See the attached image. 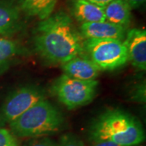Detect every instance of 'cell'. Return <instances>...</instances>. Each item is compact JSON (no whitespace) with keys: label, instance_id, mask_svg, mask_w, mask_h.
I'll use <instances>...</instances> for the list:
<instances>
[{"label":"cell","instance_id":"6da1fadb","mask_svg":"<svg viewBox=\"0 0 146 146\" xmlns=\"http://www.w3.org/2000/svg\"><path fill=\"white\" fill-rule=\"evenodd\" d=\"M84 41L71 17L63 11L41 21L33 35L34 48L40 56L61 65L84 54Z\"/></svg>","mask_w":146,"mask_h":146},{"label":"cell","instance_id":"7a4b0ae2","mask_svg":"<svg viewBox=\"0 0 146 146\" xmlns=\"http://www.w3.org/2000/svg\"><path fill=\"white\" fill-rule=\"evenodd\" d=\"M92 141H112L123 146H136L145 141L141 122L123 110H108L91 123L89 129Z\"/></svg>","mask_w":146,"mask_h":146},{"label":"cell","instance_id":"3957f363","mask_svg":"<svg viewBox=\"0 0 146 146\" xmlns=\"http://www.w3.org/2000/svg\"><path fill=\"white\" fill-rule=\"evenodd\" d=\"M63 115L46 99L38 102L9 123L13 135L22 138L40 137L58 132L64 126Z\"/></svg>","mask_w":146,"mask_h":146},{"label":"cell","instance_id":"277c9868","mask_svg":"<svg viewBox=\"0 0 146 146\" xmlns=\"http://www.w3.org/2000/svg\"><path fill=\"white\" fill-rule=\"evenodd\" d=\"M98 81L80 80L63 74L53 83L51 91L68 109L73 110L88 105L97 94Z\"/></svg>","mask_w":146,"mask_h":146},{"label":"cell","instance_id":"5b68a950","mask_svg":"<svg viewBox=\"0 0 146 146\" xmlns=\"http://www.w3.org/2000/svg\"><path fill=\"white\" fill-rule=\"evenodd\" d=\"M84 54L102 71H114L128 62L123 42L114 39H84Z\"/></svg>","mask_w":146,"mask_h":146},{"label":"cell","instance_id":"8992f818","mask_svg":"<svg viewBox=\"0 0 146 146\" xmlns=\"http://www.w3.org/2000/svg\"><path fill=\"white\" fill-rule=\"evenodd\" d=\"M46 99L44 91L36 85H24L12 91L0 110V124L11 123L38 102Z\"/></svg>","mask_w":146,"mask_h":146},{"label":"cell","instance_id":"52a82bcc","mask_svg":"<svg viewBox=\"0 0 146 146\" xmlns=\"http://www.w3.org/2000/svg\"><path fill=\"white\" fill-rule=\"evenodd\" d=\"M128 62L140 71L146 69V31L145 29H131L123 39Z\"/></svg>","mask_w":146,"mask_h":146},{"label":"cell","instance_id":"ba28073f","mask_svg":"<svg viewBox=\"0 0 146 146\" xmlns=\"http://www.w3.org/2000/svg\"><path fill=\"white\" fill-rule=\"evenodd\" d=\"M80 33L84 39H114L123 42L127 28L106 21L82 24Z\"/></svg>","mask_w":146,"mask_h":146},{"label":"cell","instance_id":"9c48e42d","mask_svg":"<svg viewBox=\"0 0 146 146\" xmlns=\"http://www.w3.org/2000/svg\"><path fill=\"white\" fill-rule=\"evenodd\" d=\"M64 74L80 80H94L101 70L85 54L73 58L62 64Z\"/></svg>","mask_w":146,"mask_h":146},{"label":"cell","instance_id":"30bf717a","mask_svg":"<svg viewBox=\"0 0 146 146\" xmlns=\"http://www.w3.org/2000/svg\"><path fill=\"white\" fill-rule=\"evenodd\" d=\"M21 22L20 8L9 1L0 0V36H11L20 31Z\"/></svg>","mask_w":146,"mask_h":146},{"label":"cell","instance_id":"8fae6325","mask_svg":"<svg viewBox=\"0 0 146 146\" xmlns=\"http://www.w3.org/2000/svg\"><path fill=\"white\" fill-rule=\"evenodd\" d=\"M72 11L76 21L82 24L106 21L104 7L88 0H72Z\"/></svg>","mask_w":146,"mask_h":146},{"label":"cell","instance_id":"7c38bea8","mask_svg":"<svg viewBox=\"0 0 146 146\" xmlns=\"http://www.w3.org/2000/svg\"><path fill=\"white\" fill-rule=\"evenodd\" d=\"M131 10L130 6L125 0H113L104 7L106 20L127 29L131 18Z\"/></svg>","mask_w":146,"mask_h":146},{"label":"cell","instance_id":"4fadbf2b","mask_svg":"<svg viewBox=\"0 0 146 146\" xmlns=\"http://www.w3.org/2000/svg\"><path fill=\"white\" fill-rule=\"evenodd\" d=\"M58 0H20V9L27 16L41 21L52 15Z\"/></svg>","mask_w":146,"mask_h":146},{"label":"cell","instance_id":"5bb4252c","mask_svg":"<svg viewBox=\"0 0 146 146\" xmlns=\"http://www.w3.org/2000/svg\"><path fill=\"white\" fill-rule=\"evenodd\" d=\"M23 53L21 46L15 41L0 36V71L5 69L11 61Z\"/></svg>","mask_w":146,"mask_h":146},{"label":"cell","instance_id":"9a60e30c","mask_svg":"<svg viewBox=\"0 0 146 146\" xmlns=\"http://www.w3.org/2000/svg\"><path fill=\"white\" fill-rule=\"evenodd\" d=\"M0 146H19L16 136L5 128L0 127Z\"/></svg>","mask_w":146,"mask_h":146},{"label":"cell","instance_id":"2e32d148","mask_svg":"<svg viewBox=\"0 0 146 146\" xmlns=\"http://www.w3.org/2000/svg\"><path fill=\"white\" fill-rule=\"evenodd\" d=\"M58 146H85L84 142L72 133H67L62 136Z\"/></svg>","mask_w":146,"mask_h":146},{"label":"cell","instance_id":"e0dca14e","mask_svg":"<svg viewBox=\"0 0 146 146\" xmlns=\"http://www.w3.org/2000/svg\"><path fill=\"white\" fill-rule=\"evenodd\" d=\"M131 98L135 102H145V84H141L133 89Z\"/></svg>","mask_w":146,"mask_h":146},{"label":"cell","instance_id":"ac0fdd59","mask_svg":"<svg viewBox=\"0 0 146 146\" xmlns=\"http://www.w3.org/2000/svg\"><path fill=\"white\" fill-rule=\"evenodd\" d=\"M24 146H55V145L50 139L42 138V139H39L36 141H30Z\"/></svg>","mask_w":146,"mask_h":146},{"label":"cell","instance_id":"d6986e66","mask_svg":"<svg viewBox=\"0 0 146 146\" xmlns=\"http://www.w3.org/2000/svg\"><path fill=\"white\" fill-rule=\"evenodd\" d=\"M125 1L130 6L131 9L138 8L145 3V0H125Z\"/></svg>","mask_w":146,"mask_h":146},{"label":"cell","instance_id":"ffe728a7","mask_svg":"<svg viewBox=\"0 0 146 146\" xmlns=\"http://www.w3.org/2000/svg\"><path fill=\"white\" fill-rule=\"evenodd\" d=\"M91 146H123L108 141H94Z\"/></svg>","mask_w":146,"mask_h":146},{"label":"cell","instance_id":"44dd1931","mask_svg":"<svg viewBox=\"0 0 146 146\" xmlns=\"http://www.w3.org/2000/svg\"><path fill=\"white\" fill-rule=\"evenodd\" d=\"M89 2L93 3L96 5H98L100 7H104L105 6H106L108 3H110L111 1L113 0H88Z\"/></svg>","mask_w":146,"mask_h":146}]
</instances>
